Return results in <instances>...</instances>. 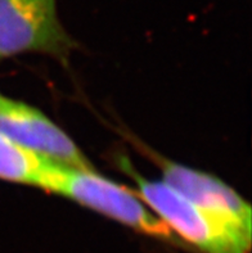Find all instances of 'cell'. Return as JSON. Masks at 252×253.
<instances>
[{
	"mask_svg": "<svg viewBox=\"0 0 252 253\" xmlns=\"http://www.w3.org/2000/svg\"><path fill=\"white\" fill-rule=\"evenodd\" d=\"M0 135L58 166L94 170L83 151L59 126L26 103L1 98Z\"/></svg>",
	"mask_w": 252,
	"mask_h": 253,
	"instance_id": "obj_4",
	"label": "cell"
},
{
	"mask_svg": "<svg viewBox=\"0 0 252 253\" xmlns=\"http://www.w3.org/2000/svg\"><path fill=\"white\" fill-rule=\"evenodd\" d=\"M53 165L0 135V180L43 189Z\"/></svg>",
	"mask_w": 252,
	"mask_h": 253,
	"instance_id": "obj_6",
	"label": "cell"
},
{
	"mask_svg": "<svg viewBox=\"0 0 252 253\" xmlns=\"http://www.w3.org/2000/svg\"><path fill=\"white\" fill-rule=\"evenodd\" d=\"M43 190L71 199L142 234L176 241L175 234L144 205L134 190L105 179L94 170L53 165Z\"/></svg>",
	"mask_w": 252,
	"mask_h": 253,
	"instance_id": "obj_2",
	"label": "cell"
},
{
	"mask_svg": "<svg viewBox=\"0 0 252 253\" xmlns=\"http://www.w3.org/2000/svg\"><path fill=\"white\" fill-rule=\"evenodd\" d=\"M76 48L59 21L57 0H0V62L25 53L67 61Z\"/></svg>",
	"mask_w": 252,
	"mask_h": 253,
	"instance_id": "obj_3",
	"label": "cell"
},
{
	"mask_svg": "<svg viewBox=\"0 0 252 253\" xmlns=\"http://www.w3.org/2000/svg\"><path fill=\"white\" fill-rule=\"evenodd\" d=\"M1 98H3V95H1V94H0V100H1Z\"/></svg>",
	"mask_w": 252,
	"mask_h": 253,
	"instance_id": "obj_7",
	"label": "cell"
},
{
	"mask_svg": "<svg viewBox=\"0 0 252 253\" xmlns=\"http://www.w3.org/2000/svg\"><path fill=\"white\" fill-rule=\"evenodd\" d=\"M116 164L135 183V194L174 234L203 253H250L251 233L195 205L163 181L143 177L126 157L117 156Z\"/></svg>",
	"mask_w": 252,
	"mask_h": 253,
	"instance_id": "obj_1",
	"label": "cell"
},
{
	"mask_svg": "<svg viewBox=\"0 0 252 253\" xmlns=\"http://www.w3.org/2000/svg\"><path fill=\"white\" fill-rule=\"evenodd\" d=\"M137 144L158 166L166 185L195 205L221 216L252 234L251 206L233 188L211 173L195 170L162 157L143 143L137 141Z\"/></svg>",
	"mask_w": 252,
	"mask_h": 253,
	"instance_id": "obj_5",
	"label": "cell"
}]
</instances>
